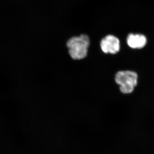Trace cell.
Returning <instances> with one entry per match:
<instances>
[{"mask_svg":"<svg viewBox=\"0 0 154 154\" xmlns=\"http://www.w3.org/2000/svg\"><path fill=\"white\" fill-rule=\"evenodd\" d=\"M127 42L131 48L140 49L146 44L147 39L143 34L130 33L127 38Z\"/></svg>","mask_w":154,"mask_h":154,"instance_id":"277c9868","label":"cell"},{"mask_svg":"<svg viewBox=\"0 0 154 154\" xmlns=\"http://www.w3.org/2000/svg\"><path fill=\"white\" fill-rule=\"evenodd\" d=\"M138 75L135 72L131 71H121L116 74L115 80L119 85L122 93L129 94L132 93L137 85Z\"/></svg>","mask_w":154,"mask_h":154,"instance_id":"7a4b0ae2","label":"cell"},{"mask_svg":"<svg viewBox=\"0 0 154 154\" xmlns=\"http://www.w3.org/2000/svg\"><path fill=\"white\" fill-rule=\"evenodd\" d=\"M90 45V37L84 33L72 36L66 42L69 54L74 60H80L87 56Z\"/></svg>","mask_w":154,"mask_h":154,"instance_id":"6da1fadb","label":"cell"},{"mask_svg":"<svg viewBox=\"0 0 154 154\" xmlns=\"http://www.w3.org/2000/svg\"><path fill=\"white\" fill-rule=\"evenodd\" d=\"M100 47L105 54H116L120 50V41L116 36L108 34L101 39Z\"/></svg>","mask_w":154,"mask_h":154,"instance_id":"3957f363","label":"cell"}]
</instances>
